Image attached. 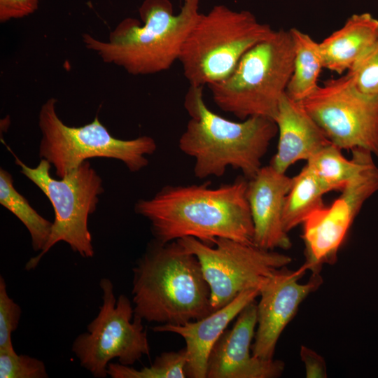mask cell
Returning a JSON list of instances; mask_svg holds the SVG:
<instances>
[{"label": "cell", "mask_w": 378, "mask_h": 378, "mask_svg": "<svg viewBox=\"0 0 378 378\" xmlns=\"http://www.w3.org/2000/svg\"><path fill=\"white\" fill-rule=\"evenodd\" d=\"M259 289L241 292L232 302L205 317L182 325L161 324L153 327L155 332H173L186 342V373L189 378H206L209 356L230 323L256 297Z\"/></svg>", "instance_id": "obj_16"}, {"label": "cell", "mask_w": 378, "mask_h": 378, "mask_svg": "<svg viewBox=\"0 0 378 378\" xmlns=\"http://www.w3.org/2000/svg\"><path fill=\"white\" fill-rule=\"evenodd\" d=\"M293 177L272 166L261 167L247 183L246 199L254 228L253 244L262 248L288 249L291 241L283 226L284 202Z\"/></svg>", "instance_id": "obj_15"}, {"label": "cell", "mask_w": 378, "mask_h": 378, "mask_svg": "<svg viewBox=\"0 0 378 378\" xmlns=\"http://www.w3.org/2000/svg\"><path fill=\"white\" fill-rule=\"evenodd\" d=\"M247 183L239 178L218 188L207 183L167 186L152 198L138 200L134 211L149 220L160 243L192 237L209 245L217 238L254 244Z\"/></svg>", "instance_id": "obj_1"}, {"label": "cell", "mask_w": 378, "mask_h": 378, "mask_svg": "<svg viewBox=\"0 0 378 378\" xmlns=\"http://www.w3.org/2000/svg\"><path fill=\"white\" fill-rule=\"evenodd\" d=\"M137 19L122 20L107 41L82 35L85 48L106 63L128 74L150 75L167 71L178 60L183 43L199 15L198 4L184 3L174 14L169 0H144Z\"/></svg>", "instance_id": "obj_4"}, {"label": "cell", "mask_w": 378, "mask_h": 378, "mask_svg": "<svg viewBox=\"0 0 378 378\" xmlns=\"http://www.w3.org/2000/svg\"><path fill=\"white\" fill-rule=\"evenodd\" d=\"M377 38V19L368 13L351 15L319 43L323 68L338 74L349 71Z\"/></svg>", "instance_id": "obj_18"}, {"label": "cell", "mask_w": 378, "mask_h": 378, "mask_svg": "<svg viewBox=\"0 0 378 378\" xmlns=\"http://www.w3.org/2000/svg\"><path fill=\"white\" fill-rule=\"evenodd\" d=\"M257 326V305L248 304L237 316L231 329L225 330L208 358L206 378H276L285 363L253 356L252 341Z\"/></svg>", "instance_id": "obj_14"}, {"label": "cell", "mask_w": 378, "mask_h": 378, "mask_svg": "<svg viewBox=\"0 0 378 378\" xmlns=\"http://www.w3.org/2000/svg\"><path fill=\"white\" fill-rule=\"evenodd\" d=\"M351 153L352 158L348 160L340 148L330 144L308 160L306 165L328 192L342 190L372 154L362 148L353 149Z\"/></svg>", "instance_id": "obj_20"}, {"label": "cell", "mask_w": 378, "mask_h": 378, "mask_svg": "<svg viewBox=\"0 0 378 378\" xmlns=\"http://www.w3.org/2000/svg\"><path fill=\"white\" fill-rule=\"evenodd\" d=\"M290 32L294 45L293 70L286 93L293 100L301 102L318 87L323 59L319 43L296 28Z\"/></svg>", "instance_id": "obj_19"}, {"label": "cell", "mask_w": 378, "mask_h": 378, "mask_svg": "<svg viewBox=\"0 0 378 378\" xmlns=\"http://www.w3.org/2000/svg\"><path fill=\"white\" fill-rule=\"evenodd\" d=\"M176 241L197 258L210 288L214 311L244 290L260 289L270 274L292 261L288 255L227 238H217L213 245L192 237Z\"/></svg>", "instance_id": "obj_10"}, {"label": "cell", "mask_w": 378, "mask_h": 378, "mask_svg": "<svg viewBox=\"0 0 378 378\" xmlns=\"http://www.w3.org/2000/svg\"><path fill=\"white\" fill-rule=\"evenodd\" d=\"M21 308L8 295L4 278L0 276V351H14L12 333L18 327Z\"/></svg>", "instance_id": "obj_26"}, {"label": "cell", "mask_w": 378, "mask_h": 378, "mask_svg": "<svg viewBox=\"0 0 378 378\" xmlns=\"http://www.w3.org/2000/svg\"><path fill=\"white\" fill-rule=\"evenodd\" d=\"M200 0H184V3L198 4Z\"/></svg>", "instance_id": "obj_29"}, {"label": "cell", "mask_w": 378, "mask_h": 378, "mask_svg": "<svg viewBox=\"0 0 378 378\" xmlns=\"http://www.w3.org/2000/svg\"><path fill=\"white\" fill-rule=\"evenodd\" d=\"M273 31L248 10L217 5L206 14L199 13L178 58L184 76L193 86L224 80L251 48Z\"/></svg>", "instance_id": "obj_6"}, {"label": "cell", "mask_w": 378, "mask_h": 378, "mask_svg": "<svg viewBox=\"0 0 378 378\" xmlns=\"http://www.w3.org/2000/svg\"><path fill=\"white\" fill-rule=\"evenodd\" d=\"M300 102L333 145L378 158V97L358 91L348 73L326 80Z\"/></svg>", "instance_id": "obj_11"}, {"label": "cell", "mask_w": 378, "mask_h": 378, "mask_svg": "<svg viewBox=\"0 0 378 378\" xmlns=\"http://www.w3.org/2000/svg\"><path fill=\"white\" fill-rule=\"evenodd\" d=\"M300 357L305 368L307 378L327 377V368L324 358L313 349L304 345L300 347Z\"/></svg>", "instance_id": "obj_28"}, {"label": "cell", "mask_w": 378, "mask_h": 378, "mask_svg": "<svg viewBox=\"0 0 378 378\" xmlns=\"http://www.w3.org/2000/svg\"><path fill=\"white\" fill-rule=\"evenodd\" d=\"M0 204L27 229L35 251H41L50 237L52 223L41 216L15 189L11 174L0 168Z\"/></svg>", "instance_id": "obj_22"}, {"label": "cell", "mask_w": 378, "mask_h": 378, "mask_svg": "<svg viewBox=\"0 0 378 378\" xmlns=\"http://www.w3.org/2000/svg\"><path fill=\"white\" fill-rule=\"evenodd\" d=\"M99 286L102 304L99 312L88 331L76 337L71 350L81 367L95 378H105L113 359L132 366L143 356H149L150 346L143 320L134 316L130 299L125 295L116 299L109 279L102 278Z\"/></svg>", "instance_id": "obj_9"}, {"label": "cell", "mask_w": 378, "mask_h": 378, "mask_svg": "<svg viewBox=\"0 0 378 378\" xmlns=\"http://www.w3.org/2000/svg\"><path fill=\"white\" fill-rule=\"evenodd\" d=\"M279 133L277 150L270 165L281 173L300 160H308L332 144L300 102L285 92L274 118Z\"/></svg>", "instance_id": "obj_17"}, {"label": "cell", "mask_w": 378, "mask_h": 378, "mask_svg": "<svg viewBox=\"0 0 378 378\" xmlns=\"http://www.w3.org/2000/svg\"><path fill=\"white\" fill-rule=\"evenodd\" d=\"M347 73L358 91L378 97V38Z\"/></svg>", "instance_id": "obj_24"}, {"label": "cell", "mask_w": 378, "mask_h": 378, "mask_svg": "<svg viewBox=\"0 0 378 378\" xmlns=\"http://www.w3.org/2000/svg\"><path fill=\"white\" fill-rule=\"evenodd\" d=\"M329 206L314 211L303 222L306 262L318 274L323 263H333L337 251L364 203L378 191V167L369 155L363 167Z\"/></svg>", "instance_id": "obj_12"}, {"label": "cell", "mask_w": 378, "mask_h": 378, "mask_svg": "<svg viewBox=\"0 0 378 378\" xmlns=\"http://www.w3.org/2000/svg\"><path fill=\"white\" fill-rule=\"evenodd\" d=\"M202 92L203 87L190 85L183 104L190 120L178 140L180 150L195 159V176L220 177L231 167L252 178L277 134L275 122L262 116L226 119L208 108Z\"/></svg>", "instance_id": "obj_3"}, {"label": "cell", "mask_w": 378, "mask_h": 378, "mask_svg": "<svg viewBox=\"0 0 378 378\" xmlns=\"http://www.w3.org/2000/svg\"><path fill=\"white\" fill-rule=\"evenodd\" d=\"M132 271L134 316L143 321L182 325L214 312L197 258L177 241L150 243Z\"/></svg>", "instance_id": "obj_2"}, {"label": "cell", "mask_w": 378, "mask_h": 378, "mask_svg": "<svg viewBox=\"0 0 378 378\" xmlns=\"http://www.w3.org/2000/svg\"><path fill=\"white\" fill-rule=\"evenodd\" d=\"M44 363L14 351H0V378H47Z\"/></svg>", "instance_id": "obj_25"}, {"label": "cell", "mask_w": 378, "mask_h": 378, "mask_svg": "<svg viewBox=\"0 0 378 378\" xmlns=\"http://www.w3.org/2000/svg\"><path fill=\"white\" fill-rule=\"evenodd\" d=\"M57 102L51 97L42 104L38 127L41 133L39 157L55 167L57 177H64L92 158L120 160L131 172H137L148 165L146 155L153 154L157 149L153 138H115L100 122L98 115L83 126H68L57 113Z\"/></svg>", "instance_id": "obj_8"}, {"label": "cell", "mask_w": 378, "mask_h": 378, "mask_svg": "<svg viewBox=\"0 0 378 378\" xmlns=\"http://www.w3.org/2000/svg\"><path fill=\"white\" fill-rule=\"evenodd\" d=\"M20 167V172L32 181L48 198L55 213L50 237L45 248L31 258L26 270L36 267L43 255L57 243L66 242L81 257L94 256L88 218L97 209L99 197L104 192L102 179L88 160L62 178L50 175L51 164L41 159L35 167H30L20 160L6 146Z\"/></svg>", "instance_id": "obj_7"}, {"label": "cell", "mask_w": 378, "mask_h": 378, "mask_svg": "<svg viewBox=\"0 0 378 378\" xmlns=\"http://www.w3.org/2000/svg\"><path fill=\"white\" fill-rule=\"evenodd\" d=\"M328 192L316 176L305 165L293 177L291 188L287 194L283 210V226L288 232L314 211L325 206L323 195Z\"/></svg>", "instance_id": "obj_21"}, {"label": "cell", "mask_w": 378, "mask_h": 378, "mask_svg": "<svg viewBox=\"0 0 378 378\" xmlns=\"http://www.w3.org/2000/svg\"><path fill=\"white\" fill-rule=\"evenodd\" d=\"M305 271L302 267L297 271H290L286 267L278 269L260 287V299L256 304L257 326L251 345L253 356L274 358L277 342L284 328L304 300L323 283L319 273L312 274L307 283H299Z\"/></svg>", "instance_id": "obj_13"}, {"label": "cell", "mask_w": 378, "mask_h": 378, "mask_svg": "<svg viewBox=\"0 0 378 378\" xmlns=\"http://www.w3.org/2000/svg\"><path fill=\"white\" fill-rule=\"evenodd\" d=\"M40 0H0V22L19 19L34 13Z\"/></svg>", "instance_id": "obj_27"}, {"label": "cell", "mask_w": 378, "mask_h": 378, "mask_svg": "<svg viewBox=\"0 0 378 378\" xmlns=\"http://www.w3.org/2000/svg\"><path fill=\"white\" fill-rule=\"evenodd\" d=\"M290 30H274L251 48L232 74L208 88L215 104L240 120L262 116L274 120L293 70Z\"/></svg>", "instance_id": "obj_5"}, {"label": "cell", "mask_w": 378, "mask_h": 378, "mask_svg": "<svg viewBox=\"0 0 378 378\" xmlns=\"http://www.w3.org/2000/svg\"><path fill=\"white\" fill-rule=\"evenodd\" d=\"M186 349L178 351L164 352L148 367L139 370L120 363H110L108 375L112 378H185Z\"/></svg>", "instance_id": "obj_23"}]
</instances>
